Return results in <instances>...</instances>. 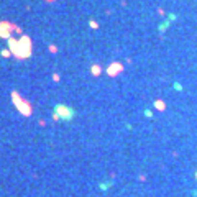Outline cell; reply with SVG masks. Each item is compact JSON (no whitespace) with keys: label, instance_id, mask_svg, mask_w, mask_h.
<instances>
[{"label":"cell","instance_id":"cell-1","mask_svg":"<svg viewBox=\"0 0 197 197\" xmlns=\"http://www.w3.org/2000/svg\"><path fill=\"white\" fill-rule=\"evenodd\" d=\"M10 48H12V53L20 59H25L28 58L31 54V45H30V40L26 36H23L20 41H15V40H10Z\"/></svg>","mask_w":197,"mask_h":197},{"label":"cell","instance_id":"cell-2","mask_svg":"<svg viewBox=\"0 0 197 197\" xmlns=\"http://www.w3.org/2000/svg\"><path fill=\"white\" fill-rule=\"evenodd\" d=\"M76 115V110L69 105L64 104H56L54 110H53V118L54 120H63V122H71Z\"/></svg>","mask_w":197,"mask_h":197},{"label":"cell","instance_id":"cell-3","mask_svg":"<svg viewBox=\"0 0 197 197\" xmlns=\"http://www.w3.org/2000/svg\"><path fill=\"white\" fill-rule=\"evenodd\" d=\"M12 98H13V102H15V105H17L18 110L23 112V115H30V113H31V109H30V107H25V105H26V102H25V100H18V95H17L15 92H13Z\"/></svg>","mask_w":197,"mask_h":197},{"label":"cell","instance_id":"cell-4","mask_svg":"<svg viewBox=\"0 0 197 197\" xmlns=\"http://www.w3.org/2000/svg\"><path fill=\"white\" fill-rule=\"evenodd\" d=\"M120 69H122V66H120V64H113L112 67H109V74H110V76H115Z\"/></svg>","mask_w":197,"mask_h":197},{"label":"cell","instance_id":"cell-5","mask_svg":"<svg viewBox=\"0 0 197 197\" xmlns=\"http://www.w3.org/2000/svg\"><path fill=\"white\" fill-rule=\"evenodd\" d=\"M109 187H110V184H109V182H102V184H100V189H102V191H107Z\"/></svg>","mask_w":197,"mask_h":197},{"label":"cell","instance_id":"cell-6","mask_svg":"<svg viewBox=\"0 0 197 197\" xmlns=\"http://www.w3.org/2000/svg\"><path fill=\"white\" fill-rule=\"evenodd\" d=\"M156 107H158V109H161V110L164 109V105H163V102H159V100L156 102Z\"/></svg>","mask_w":197,"mask_h":197},{"label":"cell","instance_id":"cell-7","mask_svg":"<svg viewBox=\"0 0 197 197\" xmlns=\"http://www.w3.org/2000/svg\"><path fill=\"white\" fill-rule=\"evenodd\" d=\"M92 72H94V74H98L100 71H98V67H92Z\"/></svg>","mask_w":197,"mask_h":197}]
</instances>
